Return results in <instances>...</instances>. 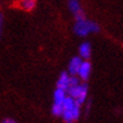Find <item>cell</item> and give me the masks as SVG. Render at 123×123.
Returning a JSON list of instances; mask_svg holds the SVG:
<instances>
[{"instance_id": "3", "label": "cell", "mask_w": 123, "mask_h": 123, "mask_svg": "<svg viewBox=\"0 0 123 123\" xmlns=\"http://www.w3.org/2000/svg\"><path fill=\"white\" fill-rule=\"evenodd\" d=\"M90 71H92V64L88 61H82L78 71L79 78L82 80H87L90 76Z\"/></svg>"}, {"instance_id": "7", "label": "cell", "mask_w": 123, "mask_h": 123, "mask_svg": "<svg viewBox=\"0 0 123 123\" xmlns=\"http://www.w3.org/2000/svg\"><path fill=\"white\" fill-rule=\"evenodd\" d=\"M66 92L62 89H58L56 88L54 94H53V101H54V104H59V105H62V103L64 102L66 99Z\"/></svg>"}, {"instance_id": "5", "label": "cell", "mask_w": 123, "mask_h": 123, "mask_svg": "<svg viewBox=\"0 0 123 123\" xmlns=\"http://www.w3.org/2000/svg\"><path fill=\"white\" fill-rule=\"evenodd\" d=\"M69 77H70V76L68 75V72L63 71V72L60 75L58 81H56V88L67 92V90L69 89Z\"/></svg>"}, {"instance_id": "12", "label": "cell", "mask_w": 123, "mask_h": 123, "mask_svg": "<svg viewBox=\"0 0 123 123\" xmlns=\"http://www.w3.org/2000/svg\"><path fill=\"white\" fill-rule=\"evenodd\" d=\"M80 85V81H79V78L77 76H70L69 77V88L70 87H76V86Z\"/></svg>"}, {"instance_id": "11", "label": "cell", "mask_w": 123, "mask_h": 123, "mask_svg": "<svg viewBox=\"0 0 123 123\" xmlns=\"http://www.w3.org/2000/svg\"><path fill=\"white\" fill-rule=\"evenodd\" d=\"M52 114L55 116H62V114H63V107H62V105L53 104L52 105Z\"/></svg>"}, {"instance_id": "6", "label": "cell", "mask_w": 123, "mask_h": 123, "mask_svg": "<svg viewBox=\"0 0 123 123\" xmlns=\"http://www.w3.org/2000/svg\"><path fill=\"white\" fill-rule=\"evenodd\" d=\"M90 54H92V48H90V44L88 42H84L80 44L79 46V55L81 59H86L88 60L90 58Z\"/></svg>"}, {"instance_id": "10", "label": "cell", "mask_w": 123, "mask_h": 123, "mask_svg": "<svg viewBox=\"0 0 123 123\" xmlns=\"http://www.w3.org/2000/svg\"><path fill=\"white\" fill-rule=\"evenodd\" d=\"M68 7H69V9H70L74 14H77L78 11L81 10L79 2L78 1H76V0H71V1H69V2H68Z\"/></svg>"}, {"instance_id": "9", "label": "cell", "mask_w": 123, "mask_h": 123, "mask_svg": "<svg viewBox=\"0 0 123 123\" xmlns=\"http://www.w3.org/2000/svg\"><path fill=\"white\" fill-rule=\"evenodd\" d=\"M20 6H22L23 9H25V10H27V11H31L35 8L36 2H35L34 0H24V1L20 2Z\"/></svg>"}, {"instance_id": "8", "label": "cell", "mask_w": 123, "mask_h": 123, "mask_svg": "<svg viewBox=\"0 0 123 123\" xmlns=\"http://www.w3.org/2000/svg\"><path fill=\"white\" fill-rule=\"evenodd\" d=\"M76 105H77V103H76L75 99L69 96H67L66 99H64V102L62 103V107H63V111H71Z\"/></svg>"}, {"instance_id": "15", "label": "cell", "mask_w": 123, "mask_h": 123, "mask_svg": "<svg viewBox=\"0 0 123 123\" xmlns=\"http://www.w3.org/2000/svg\"><path fill=\"white\" fill-rule=\"evenodd\" d=\"M1 123H17L14 119H10V117H6V119L2 120V122Z\"/></svg>"}, {"instance_id": "1", "label": "cell", "mask_w": 123, "mask_h": 123, "mask_svg": "<svg viewBox=\"0 0 123 123\" xmlns=\"http://www.w3.org/2000/svg\"><path fill=\"white\" fill-rule=\"evenodd\" d=\"M74 31L78 36H87L89 33H97L99 31V26L96 23L85 19L81 22H76Z\"/></svg>"}, {"instance_id": "2", "label": "cell", "mask_w": 123, "mask_h": 123, "mask_svg": "<svg viewBox=\"0 0 123 123\" xmlns=\"http://www.w3.org/2000/svg\"><path fill=\"white\" fill-rule=\"evenodd\" d=\"M87 92H88V86L86 84H80L79 86L70 87L68 89L69 97L74 98L76 103H77V105H79V106L85 103L86 97H87Z\"/></svg>"}, {"instance_id": "13", "label": "cell", "mask_w": 123, "mask_h": 123, "mask_svg": "<svg viewBox=\"0 0 123 123\" xmlns=\"http://www.w3.org/2000/svg\"><path fill=\"white\" fill-rule=\"evenodd\" d=\"M75 18H76V22L85 20V14H84V11L80 10V11H78L77 14H75Z\"/></svg>"}, {"instance_id": "4", "label": "cell", "mask_w": 123, "mask_h": 123, "mask_svg": "<svg viewBox=\"0 0 123 123\" xmlns=\"http://www.w3.org/2000/svg\"><path fill=\"white\" fill-rule=\"evenodd\" d=\"M81 62H82V60L80 56H74V58L70 60L68 70H69V74H70L71 76L78 75V71H79V68H80Z\"/></svg>"}, {"instance_id": "14", "label": "cell", "mask_w": 123, "mask_h": 123, "mask_svg": "<svg viewBox=\"0 0 123 123\" xmlns=\"http://www.w3.org/2000/svg\"><path fill=\"white\" fill-rule=\"evenodd\" d=\"M2 27H4V16L0 12V37H1V34H2Z\"/></svg>"}]
</instances>
